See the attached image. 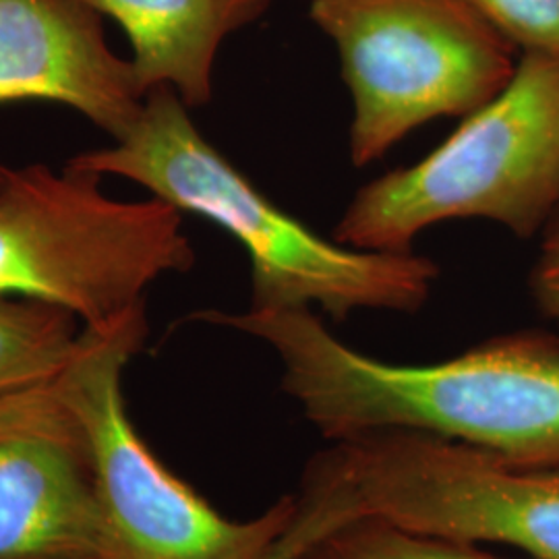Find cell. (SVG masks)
<instances>
[{
    "label": "cell",
    "instance_id": "4fadbf2b",
    "mask_svg": "<svg viewBox=\"0 0 559 559\" xmlns=\"http://www.w3.org/2000/svg\"><path fill=\"white\" fill-rule=\"evenodd\" d=\"M522 55L559 59V0H471Z\"/></svg>",
    "mask_w": 559,
    "mask_h": 559
},
{
    "label": "cell",
    "instance_id": "9a60e30c",
    "mask_svg": "<svg viewBox=\"0 0 559 559\" xmlns=\"http://www.w3.org/2000/svg\"><path fill=\"white\" fill-rule=\"evenodd\" d=\"M531 290L543 316L559 323V207L543 228L539 260L531 274Z\"/></svg>",
    "mask_w": 559,
    "mask_h": 559
},
{
    "label": "cell",
    "instance_id": "277c9868",
    "mask_svg": "<svg viewBox=\"0 0 559 559\" xmlns=\"http://www.w3.org/2000/svg\"><path fill=\"white\" fill-rule=\"evenodd\" d=\"M102 179L69 164L0 166V297L59 305L100 325L145 302L164 274L195 265L180 210L158 198L112 200Z\"/></svg>",
    "mask_w": 559,
    "mask_h": 559
},
{
    "label": "cell",
    "instance_id": "8fae6325",
    "mask_svg": "<svg viewBox=\"0 0 559 559\" xmlns=\"http://www.w3.org/2000/svg\"><path fill=\"white\" fill-rule=\"evenodd\" d=\"M81 332L80 318L59 305L0 297V399L57 380Z\"/></svg>",
    "mask_w": 559,
    "mask_h": 559
},
{
    "label": "cell",
    "instance_id": "52a82bcc",
    "mask_svg": "<svg viewBox=\"0 0 559 559\" xmlns=\"http://www.w3.org/2000/svg\"><path fill=\"white\" fill-rule=\"evenodd\" d=\"M307 473L353 516L559 559V468H522L462 441L388 429L332 441Z\"/></svg>",
    "mask_w": 559,
    "mask_h": 559
},
{
    "label": "cell",
    "instance_id": "6da1fadb",
    "mask_svg": "<svg viewBox=\"0 0 559 559\" xmlns=\"http://www.w3.org/2000/svg\"><path fill=\"white\" fill-rule=\"evenodd\" d=\"M193 320L263 340L282 388L328 441L408 429L462 441L522 468H559V338L522 330L431 365L373 359L336 338L311 309Z\"/></svg>",
    "mask_w": 559,
    "mask_h": 559
},
{
    "label": "cell",
    "instance_id": "5bb4252c",
    "mask_svg": "<svg viewBox=\"0 0 559 559\" xmlns=\"http://www.w3.org/2000/svg\"><path fill=\"white\" fill-rule=\"evenodd\" d=\"M299 496V512L290 526L282 533L263 559H297L300 551L334 524L355 519L348 508L320 483L302 477Z\"/></svg>",
    "mask_w": 559,
    "mask_h": 559
},
{
    "label": "cell",
    "instance_id": "3957f363",
    "mask_svg": "<svg viewBox=\"0 0 559 559\" xmlns=\"http://www.w3.org/2000/svg\"><path fill=\"white\" fill-rule=\"evenodd\" d=\"M558 207L559 59L522 55L503 92L436 152L362 187L334 240L411 253L425 228L452 218H487L528 239Z\"/></svg>",
    "mask_w": 559,
    "mask_h": 559
},
{
    "label": "cell",
    "instance_id": "7a4b0ae2",
    "mask_svg": "<svg viewBox=\"0 0 559 559\" xmlns=\"http://www.w3.org/2000/svg\"><path fill=\"white\" fill-rule=\"evenodd\" d=\"M67 164L135 180L182 214L230 233L251 260L255 311L320 307L338 321L355 311L417 313L440 276L436 261L413 251H360L316 235L226 160L166 85L145 96L140 117L117 145Z\"/></svg>",
    "mask_w": 559,
    "mask_h": 559
},
{
    "label": "cell",
    "instance_id": "30bf717a",
    "mask_svg": "<svg viewBox=\"0 0 559 559\" xmlns=\"http://www.w3.org/2000/svg\"><path fill=\"white\" fill-rule=\"evenodd\" d=\"M119 23L145 96L173 87L187 108L212 100L222 41L261 20L274 0H81Z\"/></svg>",
    "mask_w": 559,
    "mask_h": 559
},
{
    "label": "cell",
    "instance_id": "9c48e42d",
    "mask_svg": "<svg viewBox=\"0 0 559 559\" xmlns=\"http://www.w3.org/2000/svg\"><path fill=\"white\" fill-rule=\"evenodd\" d=\"M20 100L64 104L119 141L145 92L81 0H0V104Z\"/></svg>",
    "mask_w": 559,
    "mask_h": 559
},
{
    "label": "cell",
    "instance_id": "8992f818",
    "mask_svg": "<svg viewBox=\"0 0 559 559\" xmlns=\"http://www.w3.org/2000/svg\"><path fill=\"white\" fill-rule=\"evenodd\" d=\"M353 94L350 160L369 166L413 129L468 117L516 73V48L471 0H311Z\"/></svg>",
    "mask_w": 559,
    "mask_h": 559
},
{
    "label": "cell",
    "instance_id": "7c38bea8",
    "mask_svg": "<svg viewBox=\"0 0 559 559\" xmlns=\"http://www.w3.org/2000/svg\"><path fill=\"white\" fill-rule=\"evenodd\" d=\"M297 559H503L479 545L408 531L390 520L355 516L311 540Z\"/></svg>",
    "mask_w": 559,
    "mask_h": 559
},
{
    "label": "cell",
    "instance_id": "5b68a950",
    "mask_svg": "<svg viewBox=\"0 0 559 559\" xmlns=\"http://www.w3.org/2000/svg\"><path fill=\"white\" fill-rule=\"evenodd\" d=\"M147 332L145 302L83 325L59 376L94 448L104 559L265 558L297 516L299 496H282L255 519H226L152 452L122 399V371Z\"/></svg>",
    "mask_w": 559,
    "mask_h": 559
},
{
    "label": "cell",
    "instance_id": "ba28073f",
    "mask_svg": "<svg viewBox=\"0 0 559 559\" xmlns=\"http://www.w3.org/2000/svg\"><path fill=\"white\" fill-rule=\"evenodd\" d=\"M0 559H104L94 448L59 378L0 399Z\"/></svg>",
    "mask_w": 559,
    "mask_h": 559
}]
</instances>
